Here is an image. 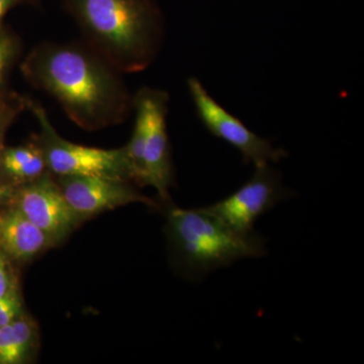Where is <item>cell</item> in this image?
I'll use <instances>...</instances> for the list:
<instances>
[{"instance_id":"cell-1","label":"cell","mask_w":364,"mask_h":364,"mask_svg":"<svg viewBox=\"0 0 364 364\" xmlns=\"http://www.w3.org/2000/svg\"><path fill=\"white\" fill-rule=\"evenodd\" d=\"M20 67L28 85L54 97L83 130L117 126L133 111L123 73L85 42L40 43Z\"/></svg>"},{"instance_id":"cell-2","label":"cell","mask_w":364,"mask_h":364,"mask_svg":"<svg viewBox=\"0 0 364 364\" xmlns=\"http://www.w3.org/2000/svg\"><path fill=\"white\" fill-rule=\"evenodd\" d=\"M83 42L121 73L154 63L164 43L156 0H63Z\"/></svg>"},{"instance_id":"cell-3","label":"cell","mask_w":364,"mask_h":364,"mask_svg":"<svg viewBox=\"0 0 364 364\" xmlns=\"http://www.w3.org/2000/svg\"><path fill=\"white\" fill-rule=\"evenodd\" d=\"M166 231L176 267L198 279L243 258L261 257L265 242L255 231L239 234L203 208H167Z\"/></svg>"},{"instance_id":"cell-4","label":"cell","mask_w":364,"mask_h":364,"mask_svg":"<svg viewBox=\"0 0 364 364\" xmlns=\"http://www.w3.org/2000/svg\"><path fill=\"white\" fill-rule=\"evenodd\" d=\"M169 95L156 88H141L134 95L135 127L131 140L124 147L132 182L151 186L163 203L169 202V188L174 173L167 133Z\"/></svg>"},{"instance_id":"cell-5","label":"cell","mask_w":364,"mask_h":364,"mask_svg":"<svg viewBox=\"0 0 364 364\" xmlns=\"http://www.w3.org/2000/svg\"><path fill=\"white\" fill-rule=\"evenodd\" d=\"M26 109L39 123L40 133L33 140L43 151L48 171L53 176H102L132 182L124 147L107 150L69 142L55 130L42 105L28 97Z\"/></svg>"},{"instance_id":"cell-6","label":"cell","mask_w":364,"mask_h":364,"mask_svg":"<svg viewBox=\"0 0 364 364\" xmlns=\"http://www.w3.org/2000/svg\"><path fill=\"white\" fill-rule=\"evenodd\" d=\"M188 87L196 114L205 128L240 152L246 163L259 166L279 162L287 157L286 151L254 133L238 117L228 112L198 78H189Z\"/></svg>"},{"instance_id":"cell-7","label":"cell","mask_w":364,"mask_h":364,"mask_svg":"<svg viewBox=\"0 0 364 364\" xmlns=\"http://www.w3.org/2000/svg\"><path fill=\"white\" fill-rule=\"evenodd\" d=\"M289 196L279 172L264 164L255 166L251 178L232 195L203 208L237 233L247 235L261 215Z\"/></svg>"},{"instance_id":"cell-8","label":"cell","mask_w":364,"mask_h":364,"mask_svg":"<svg viewBox=\"0 0 364 364\" xmlns=\"http://www.w3.org/2000/svg\"><path fill=\"white\" fill-rule=\"evenodd\" d=\"M9 205L18 208L42 230L54 247L85 222L72 210L57 178L49 171L35 181L16 186Z\"/></svg>"},{"instance_id":"cell-9","label":"cell","mask_w":364,"mask_h":364,"mask_svg":"<svg viewBox=\"0 0 364 364\" xmlns=\"http://www.w3.org/2000/svg\"><path fill=\"white\" fill-rule=\"evenodd\" d=\"M56 178L67 203L83 221L107 210L134 203H145L151 208L159 207L149 196L139 193L130 181L102 176Z\"/></svg>"},{"instance_id":"cell-10","label":"cell","mask_w":364,"mask_h":364,"mask_svg":"<svg viewBox=\"0 0 364 364\" xmlns=\"http://www.w3.org/2000/svg\"><path fill=\"white\" fill-rule=\"evenodd\" d=\"M54 247L47 236L13 205L0 208V250L16 264L35 259Z\"/></svg>"},{"instance_id":"cell-11","label":"cell","mask_w":364,"mask_h":364,"mask_svg":"<svg viewBox=\"0 0 364 364\" xmlns=\"http://www.w3.org/2000/svg\"><path fill=\"white\" fill-rule=\"evenodd\" d=\"M43 151L35 141L23 145L6 147L0 155V183L20 186L35 181L47 172Z\"/></svg>"},{"instance_id":"cell-12","label":"cell","mask_w":364,"mask_h":364,"mask_svg":"<svg viewBox=\"0 0 364 364\" xmlns=\"http://www.w3.org/2000/svg\"><path fill=\"white\" fill-rule=\"evenodd\" d=\"M39 347V328L26 311L0 328V364H23L32 360Z\"/></svg>"},{"instance_id":"cell-13","label":"cell","mask_w":364,"mask_h":364,"mask_svg":"<svg viewBox=\"0 0 364 364\" xmlns=\"http://www.w3.org/2000/svg\"><path fill=\"white\" fill-rule=\"evenodd\" d=\"M23 44L18 33L9 26L0 32V95L11 90L9 79L14 67L20 61Z\"/></svg>"},{"instance_id":"cell-14","label":"cell","mask_w":364,"mask_h":364,"mask_svg":"<svg viewBox=\"0 0 364 364\" xmlns=\"http://www.w3.org/2000/svg\"><path fill=\"white\" fill-rule=\"evenodd\" d=\"M28 97L9 90L0 95V131L9 130L16 117L26 109Z\"/></svg>"},{"instance_id":"cell-15","label":"cell","mask_w":364,"mask_h":364,"mask_svg":"<svg viewBox=\"0 0 364 364\" xmlns=\"http://www.w3.org/2000/svg\"><path fill=\"white\" fill-rule=\"evenodd\" d=\"M18 267L0 250V298L21 291Z\"/></svg>"},{"instance_id":"cell-16","label":"cell","mask_w":364,"mask_h":364,"mask_svg":"<svg viewBox=\"0 0 364 364\" xmlns=\"http://www.w3.org/2000/svg\"><path fill=\"white\" fill-rule=\"evenodd\" d=\"M26 312L21 291L0 298V328L9 325Z\"/></svg>"},{"instance_id":"cell-17","label":"cell","mask_w":364,"mask_h":364,"mask_svg":"<svg viewBox=\"0 0 364 364\" xmlns=\"http://www.w3.org/2000/svg\"><path fill=\"white\" fill-rule=\"evenodd\" d=\"M42 0H0V32L4 30V18L9 11L20 6H39Z\"/></svg>"},{"instance_id":"cell-18","label":"cell","mask_w":364,"mask_h":364,"mask_svg":"<svg viewBox=\"0 0 364 364\" xmlns=\"http://www.w3.org/2000/svg\"><path fill=\"white\" fill-rule=\"evenodd\" d=\"M7 131H0V155H1L2 149L4 148V140H6V136ZM14 189L13 186H6V184L0 183V208L6 207L9 205L13 198Z\"/></svg>"}]
</instances>
